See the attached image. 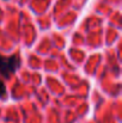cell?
Wrapping results in <instances>:
<instances>
[{
    "instance_id": "6da1fadb",
    "label": "cell",
    "mask_w": 122,
    "mask_h": 123,
    "mask_svg": "<svg viewBox=\"0 0 122 123\" xmlns=\"http://www.w3.org/2000/svg\"><path fill=\"white\" fill-rule=\"evenodd\" d=\"M20 63L22 60L18 53L11 56H4L0 54V74L5 79H8L17 72V69L20 67Z\"/></svg>"
},
{
    "instance_id": "7a4b0ae2",
    "label": "cell",
    "mask_w": 122,
    "mask_h": 123,
    "mask_svg": "<svg viewBox=\"0 0 122 123\" xmlns=\"http://www.w3.org/2000/svg\"><path fill=\"white\" fill-rule=\"evenodd\" d=\"M7 96V91H6V86H5V84L4 81L0 79V98L1 99H4L5 97Z\"/></svg>"
}]
</instances>
